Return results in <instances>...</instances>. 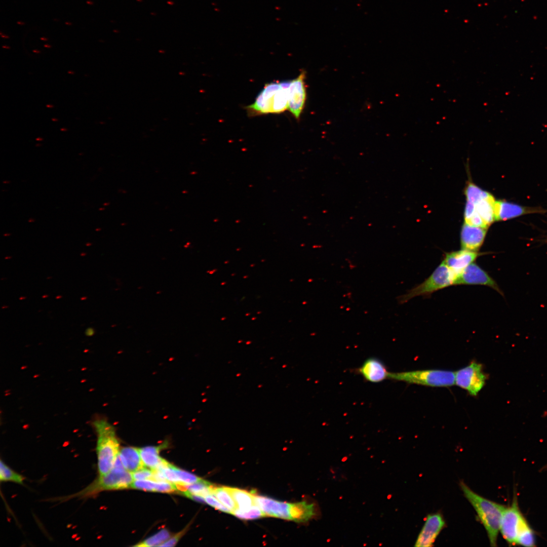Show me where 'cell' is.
Instances as JSON below:
<instances>
[{
	"label": "cell",
	"instance_id": "obj_41",
	"mask_svg": "<svg viewBox=\"0 0 547 547\" xmlns=\"http://www.w3.org/2000/svg\"><path fill=\"white\" fill-rule=\"evenodd\" d=\"M3 183H9V181H4Z\"/></svg>",
	"mask_w": 547,
	"mask_h": 547
},
{
	"label": "cell",
	"instance_id": "obj_44",
	"mask_svg": "<svg viewBox=\"0 0 547 547\" xmlns=\"http://www.w3.org/2000/svg\"><path fill=\"white\" fill-rule=\"evenodd\" d=\"M91 245V244H86V245H87V246H89V245L90 246V245Z\"/></svg>",
	"mask_w": 547,
	"mask_h": 547
},
{
	"label": "cell",
	"instance_id": "obj_30",
	"mask_svg": "<svg viewBox=\"0 0 547 547\" xmlns=\"http://www.w3.org/2000/svg\"><path fill=\"white\" fill-rule=\"evenodd\" d=\"M133 479L135 480H151L153 475V470L143 467L134 472L132 473Z\"/></svg>",
	"mask_w": 547,
	"mask_h": 547
},
{
	"label": "cell",
	"instance_id": "obj_39",
	"mask_svg": "<svg viewBox=\"0 0 547 547\" xmlns=\"http://www.w3.org/2000/svg\"><path fill=\"white\" fill-rule=\"evenodd\" d=\"M3 47L4 48H7V49L9 48V47H8V46H3Z\"/></svg>",
	"mask_w": 547,
	"mask_h": 547
},
{
	"label": "cell",
	"instance_id": "obj_31",
	"mask_svg": "<svg viewBox=\"0 0 547 547\" xmlns=\"http://www.w3.org/2000/svg\"><path fill=\"white\" fill-rule=\"evenodd\" d=\"M188 526L185 527L183 530L178 532L173 536H171L167 540L162 543L160 546H175L182 537V536L185 533L187 530Z\"/></svg>",
	"mask_w": 547,
	"mask_h": 547
},
{
	"label": "cell",
	"instance_id": "obj_10",
	"mask_svg": "<svg viewBox=\"0 0 547 547\" xmlns=\"http://www.w3.org/2000/svg\"><path fill=\"white\" fill-rule=\"evenodd\" d=\"M445 521L439 513L428 514L415 542L414 546L434 545L438 536L445 526Z\"/></svg>",
	"mask_w": 547,
	"mask_h": 547
},
{
	"label": "cell",
	"instance_id": "obj_8",
	"mask_svg": "<svg viewBox=\"0 0 547 547\" xmlns=\"http://www.w3.org/2000/svg\"><path fill=\"white\" fill-rule=\"evenodd\" d=\"M524 518L519 509L515 494L512 504L504 509L500 525V532L510 545L516 544L518 531Z\"/></svg>",
	"mask_w": 547,
	"mask_h": 547
},
{
	"label": "cell",
	"instance_id": "obj_29",
	"mask_svg": "<svg viewBox=\"0 0 547 547\" xmlns=\"http://www.w3.org/2000/svg\"><path fill=\"white\" fill-rule=\"evenodd\" d=\"M204 497L206 502L210 506L221 512L231 514V511L222 503L221 504V502L219 500L218 501L217 499V498H216V497L213 496L212 494H208Z\"/></svg>",
	"mask_w": 547,
	"mask_h": 547
},
{
	"label": "cell",
	"instance_id": "obj_4",
	"mask_svg": "<svg viewBox=\"0 0 547 547\" xmlns=\"http://www.w3.org/2000/svg\"><path fill=\"white\" fill-rule=\"evenodd\" d=\"M132 473L127 470L119 455L111 470L98 477L88 486L77 493L62 498L93 497L103 491L118 490L129 488L133 482Z\"/></svg>",
	"mask_w": 547,
	"mask_h": 547
},
{
	"label": "cell",
	"instance_id": "obj_34",
	"mask_svg": "<svg viewBox=\"0 0 547 547\" xmlns=\"http://www.w3.org/2000/svg\"><path fill=\"white\" fill-rule=\"evenodd\" d=\"M17 23L18 24H19V25H24V23L22 22V21H18Z\"/></svg>",
	"mask_w": 547,
	"mask_h": 547
},
{
	"label": "cell",
	"instance_id": "obj_14",
	"mask_svg": "<svg viewBox=\"0 0 547 547\" xmlns=\"http://www.w3.org/2000/svg\"><path fill=\"white\" fill-rule=\"evenodd\" d=\"M482 254L477 251L461 249L445 253L442 261L457 276Z\"/></svg>",
	"mask_w": 547,
	"mask_h": 547
},
{
	"label": "cell",
	"instance_id": "obj_21",
	"mask_svg": "<svg viewBox=\"0 0 547 547\" xmlns=\"http://www.w3.org/2000/svg\"><path fill=\"white\" fill-rule=\"evenodd\" d=\"M179 492L182 490L196 495L205 497L208 494H212V490L214 485L211 483L201 479L200 481L190 484H176Z\"/></svg>",
	"mask_w": 547,
	"mask_h": 547
},
{
	"label": "cell",
	"instance_id": "obj_40",
	"mask_svg": "<svg viewBox=\"0 0 547 547\" xmlns=\"http://www.w3.org/2000/svg\"><path fill=\"white\" fill-rule=\"evenodd\" d=\"M44 46L46 47H51L49 45L48 46V45H45Z\"/></svg>",
	"mask_w": 547,
	"mask_h": 547
},
{
	"label": "cell",
	"instance_id": "obj_16",
	"mask_svg": "<svg viewBox=\"0 0 547 547\" xmlns=\"http://www.w3.org/2000/svg\"><path fill=\"white\" fill-rule=\"evenodd\" d=\"M542 212L543 210L540 208L524 207L503 201H495L494 205L496 221L505 220L529 213Z\"/></svg>",
	"mask_w": 547,
	"mask_h": 547
},
{
	"label": "cell",
	"instance_id": "obj_36",
	"mask_svg": "<svg viewBox=\"0 0 547 547\" xmlns=\"http://www.w3.org/2000/svg\"><path fill=\"white\" fill-rule=\"evenodd\" d=\"M65 24H66V25H72V23H70V22H65Z\"/></svg>",
	"mask_w": 547,
	"mask_h": 547
},
{
	"label": "cell",
	"instance_id": "obj_32",
	"mask_svg": "<svg viewBox=\"0 0 547 547\" xmlns=\"http://www.w3.org/2000/svg\"><path fill=\"white\" fill-rule=\"evenodd\" d=\"M94 334V329L92 328H88L86 331V334L88 336L92 335Z\"/></svg>",
	"mask_w": 547,
	"mask_h": 547
},
{
	"label": "cell",
	"instance_id": "obj_6",
	"mask_svg": "<svg viewBox=\"0 0 547 547\" xmlns=\"http://www.w3.org/2000/svg\"><path fill=\"white\" fill-rule=\"evenodd\" d=\"M389 378L431 386H449L455 384V372L441 370L390 372Z\"/></svg>",
	"mask_w": 547,
	"mask_h": 547
},
{
	"label": "cell",
	"instance_id": "obj_23",
	"mask_svg": "<svg viewBox=\"0 0 547 547\" xmlns=\"http://www.w3.org/2000/svg\"><path fill=\"white\" fill-rule=\"evenodd\" d=\"M171 536V533L166 528H163L154 535L144 539L134 545L137 547L160 546Z\"/></svg>",
	"mask_w": 547,
	"mask_h": 547
},
{
	"label": "cell",
	"instance_id": "obj_19",
	"mask_svg": "<svg viewBox=\"0 0 547 547\" xmlns=\"http://www.w3.org/2000/svg\"><path fill=\"white\" fill-rule=\"evenodd\" d=\"M119 456L125 468L131 473L144 467L139 448L134 447H123L120 449Z\"/></svg>",
	"mask_w": 547,
	"mask_h": 547
},
{
	"label": "cell",
	"instance_id": "obj_7",
	"mask_svg": "<svg viewBox=\"0 0 547 547\" xmlns=\"http://www.w3.org/2000/svg\"><path fill=\"white\" fill-rule=\"evenodd\" d=\"M486 378L482 365L474 361L455 372V383L475 396L484 386Z\"/></svg>",
	"mask_w": 547,
	"mask_h": 547
},
{
	"label": "cell",
	"instance_id": "obj_33",
	"mask_svg": "<svg viewBox=\"0 0 547 547\" xmlns=\"http://www.w3.org/2000/svg\"><path fill=\"white\" fill-rule=\"evenodd\" d=\"M87 4H88V5H93V2H92V1H88L87 2Z\"/></svg>",
	"mask_w": 547,
	"mask_h": 547
},
{
	"label": "cell",
	"instance_id": "obj_25",
	"mask_svg": "<svg viewBox=\"0 0 547 547\" xmlns=\"http://www.w3.org/2000/svg\"><path fill=\"white\" fill-rule=\"evenodd\" d=\"M25 478L10 468L2 460L0 462L1 482H11L18 484H23Z\"/></svg>",
	"mask_w": 547,
	"mask_h": 547
},
{
	"label": "cell",
	"instance_id": "obj_18",
	"mask_svg": "<svg viewBox=\"0 0 547 547\" xmlns=\"http://www.w3.org/2000/svg\"><path fill=\"white\" fill-rule=\"evenodd\" d=\"M167 446L168 442H165L158 446H148L139 448L144 467L155 470L163 465L167 460L162 458L159 454Z\"/></svg>",
	"mask_w": 547,
	"mask_h": 547
},
{
	"label": "cell",
	"instance_id": "obj_37",
	"mask_svg": "<svg viewBox=\"0 0 547 547\" xmlns=\"http://www.w3.org/2000/svg\"><path fill=\"white\" fill-rule=\"evenodd\" d=\"M41 39L42 40H43V41H47V38H45V37H41Z\"/></svg>",
	"mask_w": 547,
	"mask_h": 547
},
{
	"label": "cell",
	"instance_id": "obj_9",
	"mask_svg": "<svg viewBox=\"0 0 547 547\" xmlns=\"http://www.w3.org/2000/svg\"><path fill=\"white\" fill-rule=\"evenodd\" d=\"M254 501L265 516L294 521L296 504L282 502L272 498L254 495Z\"/></svg>",
	"mask_w": 547,
	"mask_h": 547
},
{
	"label": "cell",
	"instance_id": "obj_35",
	"mask_svg": "<svg viewBox=\"0 0 547 547\" xmlns=\"http://www.w3.org/2000/svg\"><path fill=\"white\" fill-rule=\"evenodd\" d=\"M1 36H2V37L5 38H8L9 37V36L6 35H1Z\"/></svg>",
	"mask_w": 547,
	"mask_h": 547
},
{
	"label": "cell",
	"instance_id": "obj_11",
	"mask_svg": "<svg viewBox=\"0 0 547 547\" xmlns=\"http://www.w3.org/2000/svg\"><path fill=\"white\" fill-rule=\"evenodd\" d=\"M455 285H480L490 287L501 295L503 292L495 281L476 263L467 266L457 276Z\"/></svg>",
	"mask_w": 547,
	"mask_h": 547
},
{
	"label": "cell",
	"instance_id": "obj_1",
	"mask_svg": "<svg viewBox=\"0 0 547 547\" xmlns=\"http://www.w3.org/2000/svg\"><path fill=\"white\" fill-rule=\"evenodd\" d=\"M459 486L485 529L490 545L496 546L501 519L505 506L480 495L463 481L460 482Z\"/></svg>",
	"mask_w": 547,
	"mask_h": 547
},
{
	"label": "cell",
	"instance_id": "obj_43",
	"mask_svg": "<svg viewBox=\"0 0 547 547\" xmlns=\"http://www.w3.org/2000/svg\"><path fill=\"white\" fill-rule=\"evenodd\" d=\"M33 221H34V220H33V219H31V220H29V222H31V221H32V222H33Z\"/></svg>",
	"mask_w": 547,
	"mask_h": 547
},
{
	"label": "cell",
	"instance_id": "obj_38",
	"mask_svg": "<svg viewBox=\"0 0 547 547\" xmlns=\"http://www.w3.org/2000/svg\"><path fill=\"white\" fill-rule=\"evenodd\" d=\"M543 470H547V464L543 467Z\"/></svg>",
	"mask_w": 547,
	"mask_h": 547
},
{
	"label": "cell",
	"instance_id": "obj_3",
	"mask_svg": "<svg viewBox=\"0 0 547 547\" xmlns=\"http://www.w3.org/2000/svg\"><path fill=\"white\" fill-rule=\"evenodd\" d=\"M290 81L266 84L252 104L246 107L249 116L280 113L288 109Z\"/></svg>",
	"mask_w": 547,
	"mask_h": 547
},
{
	"label": "cell",
	"instance_id": "obj_12",
	"mask_svg": "<svg viewBox=\"0 0 547 547\" xmlns=\"http://www.w3.org/2000/svg\"><path fill=\"white\" fill-rule=\"evenodd\" d=\"M305 74L303 70L296 78L291 80L289 88L288 110L297 120L300 118L306 98Z\"/></svg>",
	"mask_w": 547,
	"mask_h": 547
},
{
	"label": "cell",
	"instance_id": "obj_42",
	"mask_svg": "<svg viewBox=\"0 0 547 547\" xmlns=\"http://www.w3.org/2000/svg\"><path fill=\"white\" fill-rule=\"evenodd\" d=\"M9 235H10V234H4V236H9Z\"/></svg>",
	"mask_w": 547,
	"mask_h": 547
},
{
	"label": "cell",
	"instance_id": "obj_5",
	"mask_svg": "<svg viewBox=\"0 0 547 547\" xmlns=\"http://www.w3.org/2000/svg\"><path fill=\"white\" fill-rule=\"evenodd\" d=\"M457 275L443 261L422 283L398 297L400 303L403 304L416 296H428L432 293L450 286L455 285Z\"/></svg>",
	"mask_w": 547,
	"mask_h": 547
},
{
	"label": "cell",
	"instance_id": "obj_2",
	"mask_svg": "<svg viewBox=\"0 0 547 547\" xmlns=\"http://www.w3.org/2000/svg\"><path fill=\"white\" fill-rule=\"evenodd\" d=\"M97 434L96 454L98 476L108 473L119 455L120 443L113 425L105 418L93 421Z\"/></svg>",
	"mask_w": 547,
	"mask_h": 547
},
{
	"label": "cell",
	"instance_id": "obj_45",
	"mask_svg": "<svg viewBox=\"0 0 547 547\" xmlns=\"http://www.w3.org/2000/svg\"><path fill=\"white\" fill-rule=\"evenodd\" d=\"M83 299H86V297L81 298L82 300Z\"/></svg>",
	"mask_w": 547,
	"mask_h": 547
},
{
	"label": "cell",
	"instance_id": "obj_24",
	"mask_svg": "<svg viewBox=\"0 0 547 547\" xmlns=\"http://www.w3.org/2000/svg\"><path fill=\"white\" fill-rule=\"evenodd\" d=\"M212 495L215 496L221 503L229 509L232 512L237 507V504L225 486H215L214 485Z\"/></svg>",
	"mask_w": 547,
	"mask_h": 547
},
{
	"label": "cell",
	"instance_id": "obj_20",
	"mask_svg": "<svg viewBox=\"0 0 547 547\" xmlns=\"http://www.w3.org/2000/svg\"><path fill=\"white\" fill-rule=\"evenodd\" d=\"M234 499L237 507L246 510L255 504L254 493L237 488L225 486Z\"/></svg>",
	"mask_w": 547,
	"mask_h": 547
},
{
	"label": "cell",
	"instance_id": "obj_28",
	"mask_svg": "<svg viewBox=\"0 0 547 547\" xmlns=\"http://www.w3.org/2000/svg\"><path fill=\"white\" fill-rule=\"evenodd\" d=\"M172 467L175 472L179 481V484H190L197 482L202 479L195 475L184 470H181L173 465H172Z\"/></svg>",
	"mask_w": 547,
	"mask_h": 547
},
{
	"label": "cell",
	"instance_id": "obj_13",
	"mask_svg": "<svg viewBox=\"0 0 547 547\" xmlns=\"http://www.w3.org/2000/svg\"><path fill=\"white\" fill-rule=\"evenodd\" d=\"M495 200L489 193L475 203L466 202L464 211V220L473 216L480 217L488 227L495 221L494 205Z\"/></svg>",
	"mask_w": 547,
	"mask_h": 547
},
{
	"label": "cell",
	"instance_id": "obj_15",
	"mask_svg": "<svg viewBox=\"0 0 547 547\" xmlns=\"http://www.w3.org/2000/svg\"><path fill=\"white\" fill-rule=\"evenodd\" d=\"M357 371L366 381L372 383L380 382L389 378L390 373L385 364L374 357L366 359Z\"/></svg>",
	"mask_w": 547,
	"mask_h": 547
},
{
	"label": "cell",
	"instance_id": "obj_27",
	"mask_svg": "<svg viewBox=\"0 0 547 547\" xmlns=\"http://www.w3.org/2000/svg\"><path fill=\"white\" fill-rule=\"evenodd\" d=\"M464 193L466 201L475 203L480 199L488 196L490 193L482 190L475 184L469 182L465 189Z\"/></svg>",
	"mask_w": 547,
	"mask_h": 547
},
{
	"label": "cell",
	"instance_id": "obj_22",
	"mask_svg": "<svg viewBox=\"0 0 547 547\" xmlns=\"http://www.w3.org/2000/svg\"><path fill=\"white\" fill-rule=\"evenodd\" d=\"M534 533L524 518L520 527L516 540V544L524 546H534Z\"/></svg>",
	"mask_w": 547,
	"mask_h": 547
},
{
	"label": "cell",
	"instance_id": "obj_17",
	"mask_svg": "<svg viewBox=\"0 0 547 547\" xmlns=\"http://www.w3.org/2000/svg\"><path fill=\"white\" fill-rule=\"evenodd\" d=\"M487 230V228L465 223L460 233L462 249L478 252L484 241Z\"/></svg>",
	"mask_w": 547,
	"mask_h": 547
},
{
	"label": "cell",
	"instance_id": "obj_26",
	"mask_svg": "<svg viewBox=\"0 0 547 547\" xmlns=\"http://www.w3.org/2000/svg\"><path fill=\"white\" fill-rule=\"evenodd\" d=\"M231 514L243 520L256 519L265 517L264 514L256 504L246 510L236 508L232 511Z\"/></svg>",
	"mask_w": 547,
	"mask_h": 547
}]
</instances>
